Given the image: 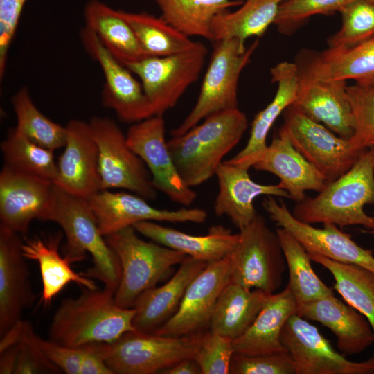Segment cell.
I'll return each instance as SVG.
<instances>
[{
    "label": "cell",
    "mask_w": 374,
    "mask_h": 374,
    "mask_svg": "<svg viewBox=\"0 0 374 374\" xmlns=\"http://www.w3.org/2000/svg\"><path fill=\"white\" fill-rule=\"evenodd\" d=\"M265 211L279 227L287 230L308 253L319 254L334 261L355 264L374 272L372 250L358 245L351 236L333 224H323L319 229L296 220L282 200L265 196L262 202Z\"/></svg>",
    "instance_id": "14"
},
{
    "label": "cell",
    "mask_w": 374,
    "mask_h": 374,
    "mask_svg": "<svg viewBox=\"0 0 374 374\" xmlns=\"http://www.w3.org/2000/svg\"><path fill=\"white\" fill-rule=\"evenodd\" d=\"M133 226L138 233L154 242L206 262L230 255L240 237L239 233H233L231 229L220 224L211 226L204 235H190L154 221L140 222Z\"/></svg>",
    "instance_id": "27"
},
{
    "label": "cell",
    "mask_w": 374,
    "mask_h": 374,
    "mask_svg": "<svg viewBox=\"0 0 374 374\" xmlns=\"http://www.w3.org/2000/svg\"><path fill=\"white\" fill-rule=\"evenodd\" d=\"M80 37L87 53L98 63L103 73V105L114 111L125 123H135L154 116L141 83L133 73L105 48L91 30L84 27Z\"/></svg>",
    "instance_id": "13"
},
{
    "label": "cell",
    "mask_w": 374,
    "mask_h": 374,
    "mask_svg": "<svg viewBox=\"0 0 374 374\" xmlns=\"http://www.w3.org/2000/svg\"><path fill=\"white\" fill-rule=\"evenodd\" d=\"M0 148L4 166L56 183L58 169L53 151L34 143L16 127L8 131Z\"/></svg>",
    "instance_id": "38"
},
{
    "label": "cell",
    "mask_w": 374,
    "mask_h": 374,
    "mask_svg": "<svg viewBox=\"0 0 374 374\" xmlns=\"http://www.w3.org/2000/svg\"><path fill=\"white\" fill-rule=\"evenodd\" d=\"M208 66L193 108L183 122L173 129L172 136L182 135L205 118L222 111L238 108V88L240 74L258 46H249L237 38L213 42Z\"/></svg>",
    "instance_id": "6"
},
{
    "label": "cell",
    "mask_w": 374,
    "mask_h": 374,
    "mask_svg": "<svg viewBox=\"0 0 374 374\" xmlns=\"http://www.w3.org/2000/svg\"><path fill=\"white\" fill-rule=\"evenodd\" d=\"M346 88L344 80L300 83L292 105L337 135L350 139L355 123Z\"/></svg>",
    "instance_id": "26"
},
{
    "label": "cell",
    "mask_w": 374,
    "mask_h": 374,
    "mask_svg": "<svg viewBox=\"0 0 374 374\" xmlns=\"http://www.w3.org/2000/svg\"><path fill=\"white\" fill-rule=\"evenodd\" d=\"M118 11L131 27L148 57H165L181 53L193 49L198 43L191 40L161 17H157L145 12Z\"/></svg>",
    "instance_id": "34"
},
{
    "label": "cell",
    "mask_w": 374,
    "mask_h": 374,
    "mask_svg": "<svg viewBox=\"0 0 374 374\" xmlns=\"http://www.w3.org/2000/svg\"><path fill=\"white\" fill-rule=\"evenodd\" d=\"M207 263L187 256L167 283L142 293L132 307L135 330L154 333L166 323L179 308L188 285Z\"/></svg>",
    "instance_id": "25"
},
{
    "label": "cell",
    "mask_w": 374,
    "mask_h": 374,
    "mask_svg": "<svg viewBox=\"0 0 374 374\" xmlns=\"http://www.w3.org/2000/svg\"><path fill=\"white\" fill-rule=\"evenodd\" d=\"M161 374H202L201 369L193 358L186 359L163 369Z\"/></svg>",
    "instance_id": "51"
},
{
    "label": "cell",
    "mask_w": 374,
    "mask_h": 374,
    "mask_svg": "<svg viewBox=\"0 0 374 374\" xmlns=\"http://www.w3.org/2000/svg\"><path fill=\"white\" fill-rule=\"evenodd\" d=\"M232 339L209 331L193 359L202 374H228L235 350Z\"/></svg>",
    "instance_id": "46"
},
{
    "label": "cell",
    "mask_w": 374,
    "mask_h": 374,
    "mask_svg": "<svg viewBox=\"0 0 374 374\" xmlns=\"http://www.w3.org/2000/svg\"><path fill=\"white\" fill-rule=\"evenodd\" d=\"M25 2L0 0V76L4 75L8 53L15 36Z\"/></svg>",
    "instance_id": "47"
},
{
    "label": "cell",
    "mask_w": 374,
    "mask_h": 374,
    "mask_svg": "<svg viewBox=\"0 0 374 374\" xmlns=\"http://www.w3.org/2000/svg\"><path fill=\"white\" fill-rule=\"evenodd\" d=\"M19 350V344L12 345L0 352V373H14L17 357Z\"/></svg>",
    "instance_id": "50"
},
{
    "label": "cell",
    "mask_w": 374,
    "mask_h": 374,
    "mask_svg": "<svg viewBox=\"0 0 374 374\" xmlns=\"http://www.w3.org/2000/svg\"><path fill=\"white\" fill-rule=\"evenodd\" d=\"M44 221L62 228L66 238L64 256L71 264L82 261L89 253L93 266L82 274L116 293L121 276L120 262L100 233L88 200L54 184L52 203Z\"/></svg>",
    "instance_id": "3"
},
{
    "label": "cell",
    "mask_w": 374,
    "mask_h": 374,
    "mask_svg": "<svg viewBox=\"0 0 374 374\" xmlns=\"http://www.w3.org/2000/svg\"><path fill=\"white\" fill-rule=\"evenodd\" d=\"M21 1H24V2L26 3V1L27 0H21Z\"/></svg>",
    "instance_id": "53"
},
{
    "label": "cell",
    "mask_w": 374,
    "mask_h": 374,
    "mask_svg": "<svg viewBox=\"0 0 374 374\" xmlns=\"http://www.w3.org/2000/svg\"><path fill=\"white\" fill-rule=\"evenodd\" d=\"M332 275L334 289L344 300L362 313L374 332V272L362 266L334 261L315 253H308Z\"/></svg>",
    "instance_id": "36"
},
{
    "label": "cell",
    "mask_w": 374,
    "mask_h": 374,
    "mask_svg": "<svg viewBox=\"0 0 374 374\" xmlns=\"http://www.w3.org/2000/svg\"><path fill=\"white\" fill-rule=\"evenodd\" d=\"M298 315L330 329L337 348L345 355L359 354L374 343L368 319L353 307L329 294L298 305Z\"/></svg>",
    "instance_id": "22"
},
{
    "label": "cell",
    "mask_w": 374,
    "mask_h": 374,
    "mask_svg": "<svg viewBox=\"0 0 374 374\" xmlns=\"http://www.w3.org/2000/svg\"><path fill=\"white\" fill-rule=\"evenodd\" d=\"M271 82L277 84L272 100L253 118L249 140L244 148L227 162L250 168L262 156L267 148V134L278 116L292 105L300 88L296 63L282 62L270 70Z\"/></svg>",
    "instance_id": "24"
},
{
    "label": "cell",
    "mask_w": 374,
    "mask_h": 374,
    "mask_svg": "<svg viewBox=\"0 0 374 374\" xmlns=\"http://www.w3.org/2000/svg\"><path fill=\"white\" fill-rule=\"evenodd\" d=\"M286 0H246L233 12H222L211 24L213 42L237 38L242 44L252 37H262L274 22Z\"/></svg>",
    "instance_id": "32"
},
{
    "label": "cell",
    "mask_w": 374,
    "mask_h": 374,
    "mask_svg": "<svg viewBox=\"0 0 374 374\" xmlns=\"http://www.w3.org/2000/svg\"><path fill=\"white\" fill-rule=\"evenodd\" d=\"M66 128V140L57 162L55 184L87 199L100 190L98 147L89 123L71 119Z\"/></svg>",
    "instance_id": "20"
},
{
    "label": "cell",
    "mask_w": 374,
    "mask_h": 374,
    "mask_svg": "<svg viewBox=\"0 0 374 374\" xmlns=\"http://www.w3.org/2000/svg\"><path fill=\"white\" fill-rule=\"evenodd\" d=\"M130 148L148 169L152 184L172 202L190 206L197 193L179 175L166 140L163 115H154L133 123L125 134Z\"/></svg>",
    "instance_id": "12"
},
{
    "label": "cell",
    "mask_w": 374,
    "mask_h": 374,
    "mask_svg": "<svg viewBox=\"0 0 374 374\" xmlns=\"http://www.w3.org/2000/svg\"><path fill=\"white\" fill-rule=\"evenodd\" d=\"M208 54L201 42L189 51L147 57L126 66L139 78L154 115H163L198 79Z\"/></svg>",
    "instance_id": "10"
},
{
    "label": "cell",
    "mask_w": 374,
    "mask_h": 374,
    "mask_svg": "<svg viewBox=\"0 0 374 374\" xmlns=\"http://www.w3.org/2000/svg\"><path fill=\"white\" fill-rule=\"evenodd\" d=\"M374 204V147L366 149L346 172L328 182L314 197L294 206L292 215L312 224H333L341 228L359 225L374 234V217L364 207Z\"/></svg>",
    "instance_id": "2"
},
{
    "label": "cell",
    "mask_w": 374,
    "mask_h": 374,
    "mask_svg": "<svg viewBox=\"0 0 374 374\" xmlns=\"http://www.w3.org/2000/svg\"><path fill=\"white\" fill-rule=\"evenodd\" d=\"M280 339L292 358L295 374H374V355L363 362L347 359L315 326L297 314L287 321Z\"/></svg>",
    "instance_id": "11"
},
{
    "label": "cell",
    "mask_w": 374,
    "mask_h": 374,
    "mask_svg": "<svg viewBox=\"0 0 374 374\" xmlns=\"http://www.w3.org/2000/svg\"><path fill=\"white\" fill-rule=\"evenodd\" d=\"M297 310V301L289 287L271 294L249 329L232 341L235 353L256 355L287 352L281 342V332Z\"/></svg>",
    "instance_id": "28"
},
{
    "label": "cell",
    "mask_w": 374,
    "mask_h": 374,
    "mask_svg": "<svg viewBox=\"0 0 374 374\" xmlns=\"http://www.w3.org/2000/svg\"><path fill=\"white\" fill-rule=\"evenodd\" d=\"M17 129L34 143L52 151L64 147L66 128L43 114L35 105L27 87L12 97Z\"/></svg>",
    "instance_id": "39"
},
{
    "label": "cell",
    "mask_w": 374,
    "mask_h": 374,
    "mask_svg": "<svg viewBox=\"0 0 374 374\" xmlns=\"http://www.w3.org/2000/svg\"><path fill=\"white\" fill-rule=\"evenodd\" d=\"M289 271L287 287L292 292L298 305L329 294H334L317 275L311 259L301 243L285 229H276Z\"/></svg>",
    "instance_id": "37"
},
{
    "label": "cell",
    "mask_w": 374,
    "mask_h": 374,
    "mask_svg": "<svg viewBox=\"0 0 374 374\" xmlns=\"http://www.w3.org/2000/svg\"><path fill=\"white\" fill-rule=\"evenodd\" d=\"M115 292L84 288L75 298L64 299L55 312L49 327V339L59 344L82 348L112 343L125 333L136 331L134 308L118 306Z\"/></svg>",
    "instance_id": "1"
},
{
    "label": "cell",
    "mask_w": 374,
    "mask_h": 374,
    "mask_svg": "<svg viewBox=\"0 0 374 374\" xmlns=\"http://www.w3.org/2000/svg\"><path fill=\"white\" fill-rule=\"evenodd\" d=\"M346 89L355 123L350 140L358 150L374 147V87L355 82Z\"/></svg>",
    "instance_id": "42"
},
{
    "label": "cell",
    "mask_w": 374,
    "mask_h": 374,
    "mask_svg": "<svg viewBox=\"0 0 374 374\" xmlns=\"http://www.w3.org/2000/svg\"><path fill=\"white\" fill-rule=\"evenodd\" d=\"M84 348L80 374H114L105 362L98 344L87 345Z\"/></svg>",
    "instance_id": "49"
},
{
    "label": "cell",
    "mask_w": 374,
    "mask_h": 374,
    "mask_svg": "<svg viewBox=\"0 0 374 374\" xmlns=\"http://www.w3.org/2000/svg\"><path fill=\"white\" fill-rule=\"evenodd\" d=\"M168 146L179 175L188 186L200 185L215 175L193 128L172 136Z\"/></svg>",
    "instance_id": "40"
},
{
    "label": "cell",
    "mask_w": 374,
    "mask_h": 374,
    "mask_svg": "<svg viewBox=\"0 0 374 374\" xmlns=\"http://www.w3.org/2000/svg\"><path fill=\"white\" fill-rule=\"evenodd\" d=\"M87 200L104 237L143 221L202 224L208 217L204 209L198 208H157L133 193L101 190Z\"/></svg>",
    "instance_id": "15"
},
{
    "label": "cell",
    "mask_w": 374,
    "mask_h": 374,
    "mask_svg": "<svg viewBox=\"0 0 374 374\" xmlns=\"http://www.w3.org/2000/svg\"><path fill=\"white\" fill-rule=\"evenodd\" d=\"M230 255L207 263L188 285L177 312L154 334L181 337L206 330L217 300L230 281Z\"/></svg>",
    "instance_id": "16"
},
{
    "label": "cell",
    "mask_w": 374,
    "mask_h": 374,
    "mask_svg": "<svg viewBox=\"0 0 374 374\" xmlns=\"http://www.w3.org/2000/svg\"><path fill=\"white\" fill-rule=\"evenodd\" d=\"M296 64L301 84L348 80L367 84L374 79V36L350 46L305 52Z\"/></svg>",
    "instance_id": "19"
},
{
    "label": "cell",
    "mask_w": 374,
    "mask_h": 374,
    "mask_svg": "<svg viewBox=\"0 0 374 374\" xmlns=\"http://www.w3.org/2000/svg\"><path fill=\"white\" fill-rule=\"evenodd\" d=\"M38 337L32 324L28 321L21 320L15 374L61 373V370L47 358L41 349Z\"/></svg>",
    "instance_id": "44"
},
{
    "label": "cell",
    "mask_w": 374,
    "mask_h": 374,
    "mask_svg": "<svg viewBox=\"0 0 374 374\" xmlns=\"http://www.w3.org/2000/svg\"><path fill=\"white\" fill-rule=\"evenodd\" d=\"M231 374H295L292 357L287 352L247 355L235 353Z\"/></svg>",
    "instance_id": "45"
},
{
    "label": "cell",
    "mask_w": 374,
    "mask_h": 374,
    "mask_svg": "<svg viewBox=\"0 0 374 374\" xmlns=\"http://www.w3.org/2000/svg\"><path fill=\"white\" fill-rule=\"evenodd\" d=\"M62 236V232L59 231L48 238L34 237L23 242L24 256L39 265L42 283L40 303L44 306L49 305L53 299L71 282L84 288H97L92 278L74 271L68 258L61 256L59 246Z\"/></svg>",
    "instance_id": "29"
},
{
    "label": "cell",
    "mask_w": 374,
    "mask_h": 374,
    "mask_svg": "<svg viewBox=\"0 0 374 374\" xmlns=\"http://www.w3.org/2000/svg\"><path fill=\"white\" fill-rule=\"evenodd\" d=\"M20 235L0 224V337L35 299Z\"/></svg>",
    "instance_id": "18"
},
{
    "label": "cell",
    "mask_w": 374,
    "mask_h": 374,
    "mask_svg": "<svg viewBox=\"0 0 374 374\" xmlns=\"http://www.w3.org/2000/svg\"><path fill=\"white\" fill-rule=\"evenodd\" d=\"M208 332L171 337L132 331L114 342L99 343L98 346L114 374H154L193 358Z\"/></svg>",
    "instance_id": "5"
},
{
    "label": "cell",
    "mask_w": 374,
    "mask_h": 374,
    "mask_svg": "<svg viewBox=\"0 0 374 374\" xmlns=\"http://www.w3.org/2000/svg\"><path fill=\"white\" fill-rule=\"evenodd\" d=\"M339 12L341 27L328 38V48L353 46L374 36V0H355Z\"/></svg>",
    "instance_id": "41"
},
{
    "label": "cell",
    "mask_w": 374,
    "mask_h": 374,
    "mask_svg": "<svg viewBox=\"0 0 374 374\" xmlns=\"http://www.w3.org/2000/svg\"><path fill=\"white\" fill-rule=\"evenodd\" d=\"M270 295L229 282L217 300L208 330L232 340L238 338L251 326Z\"/></svg>",
    "instance_id": "30"
},
{
    "label": "cell",
    "mask_w": 374,
    "mask_h": 374,
    "mask_svg": "<svg viewBox=\"0 0 374 374\" xmlns=\"http://www.w3.org/2000/svg\"><path fill=\"white\" fill-rule=\"evenodd\" d=\"M84 19L105 48L125 66L148 57L127 22L116 10L98 0L85 4Z\"/></svg>",
    "instance_id": "31"
},
{
    "label": "cell",
    "mask_w": 374,
    "mask_h": 374,
    "mask_svg": "<svg viewBox=\"0 0 374 374\" xmlns=\"http://www.w3.org/2000/svg\"><path fill=\"white\" fill-rule=\"evenodd\" d=\"M215 175L218 193L214 203L216 216L226 215L232 224L242 230L258 215L253 202L260 195L289 198L287 191L278 184L265 185L253 181L249 168L223 161Z\"/></svg>",
    "instance_id": "21"
},
{
    "label": "cell",
    "mask_w": 374,
    "mask_h": 374,
    "mask_svg": "<svg viewBox=\"0 0 374 374\" xmlns=\"http://www.w3.org/2000/svg\"><path fill=\"white\" fill-rule=\"evenodd\" d=\"M137 233L134 226H129L105 236L120 262L121 276L114 300L124 308H132L142 293L156 287L187 256L153 241H145Z\"/></svg>",
    "instance_id": "4"
},
{
    "label": "cell",
    "mask_w": 374,
    "mask_h": 374,
    "mask_svg": "<svg viewBox=\"0 0 374 374\" xmlns=\"http://www.w3.org/2000/svg\"><path fill=\"white\" fill-rule=\"evenodd\" d=\"M39 345L47 358L61 371L67 374H80V368L85 348H71L55 341L38 337Z\"/></svg>",
    "instance_id": "48"
},
{
    "label": "cell",
    "mask_w": 374,
    "mask_h": 374,
    "mask_svg": "<svg viewBox=\"0 0 374 374\" xmlns=\"http://www.w3.org/2000/svg\"><path fill=\"white\" fill-rule=\"evenodd\" d=\"M89 123L98 150L100 190L123 188L147 200L155 199L157 190L151 175L117 123L105 116H94Z\"/></svg>",
    "instance_id": "8"
},
{
    "label": "cell",
    "mask_w": 374,
    "mask_h": 374,
    "mask_svg": "<svg viewBox=\"0 0 374 374\" xmlns=\"http://www.w3.org/2000/svg\"><path fill=\"white\" fill-rule=\"evenodd\" d=\"M258 171L276 175L278 184L290 195V199L300 202L307 190L321 191L328 183L292 144L280 127L267 145L262 156L252 166Z\"/></svg>",
    "instance_id": "23"
},
{
    "label": "cell",
    "mask_w": 374,
    "mask_h": 374,
    "mask_svg": "<svg viewBox=\"0 0 374 374\" xmlns=\"http://www.w3.org/2000/svg\"><path fill=\"white\" fill-rule=\"evenodd\" d=\"M239 235L238 244L230 255L229 282L274 294L287 268L276 231L258 214Z\"/></svg>",
    "instance_id": "7"
},
{
    "label": "cell",
    "mask_w": 374,
    "mask_h": 374,
    "mask_svg": "<svg viewBox=\"0 0 374 374\" xmlns=\"http://www.w3.org/2000/svg\"><path fill=\"white\" fill-rule=\"evenodd\" d=\"M247 127L245 114L235 108L213 114L193 127L215 172L225 155L240 142Z\"/></svg>",
    "instance_id": "35"
},
{
    "label": "cell",
    "mask_w": 374,
    "mask_h": 374,
    "mask_svg": "<svg viewBox=\"0 0 374 374\" xmlns=\"http://www.w3.org/2000/svg\"><path fill=\"white\" fill-rule=\"evenodd\" d=\"M355 0H286L280 5L274 22L279 32L293 33L309 17L339 12Z\"/></svg>",
    "instance_id": "43"
},
{
    "label": "cell",
    "mask_w": 374,
    "mask_h": 374,
    "mask_svg": "<svg viewBox=\"0 0 374 374\" xmlns=\"http://www.w3.org/2000/svg\"><path fill=\"white\" fill-rule=\"evenodd\" d=\"M53 185L3 165L0 172L1 224L25 235L33 220H44L52 203Z\"/></svg>",
    "instance_id": "17"
},
{
    "label": "cell",
    "mask_w": 374,
    "mask_h": 374,
    "mask_svg": "<svg viewBox=\"0 0 374 374\" xmlns=\"http://www.w3.org/2000/svg\"><path fill=\"white\" fill-rule=\"evenodd\" d=\"M369 84V85H371L372 87H374V79L373 80H371L370 82H368L367 84Z\"/></svg>",
    "instance_id": "52"
},
{
    "label": "cell",
    "mask_w": 374,
    "mask_h": 374,
    "mask_svg": "<svg viewBox=\"0 0 374 374\" xmlns=\"http://www.w3.org/2000/svg\"><path fill=\"white\" fill-rule=\"evenodd\" d=\"M161 17L179 31L190 37H201L213 42L211 24L216 15L241 0H154Z\"/></svg>",
    "instance_id": "33"
},
{
    "label": "cell",
    "mask_w": 374,
    "mask_h": 374,
    "mask_svg": "<svg viewBox=\"0 0 374 374\" xmlns=\"http://www.w3.org/2000/svg\"><path fill=\"white\" fill-rule=\"evenodd\" d=\"M285 132L293 146L323 176L335 181L355 163L366 150L342 138L291 105L283 112Z\"/></svg>",
    "instance_id": "9"
}]
</instances>
